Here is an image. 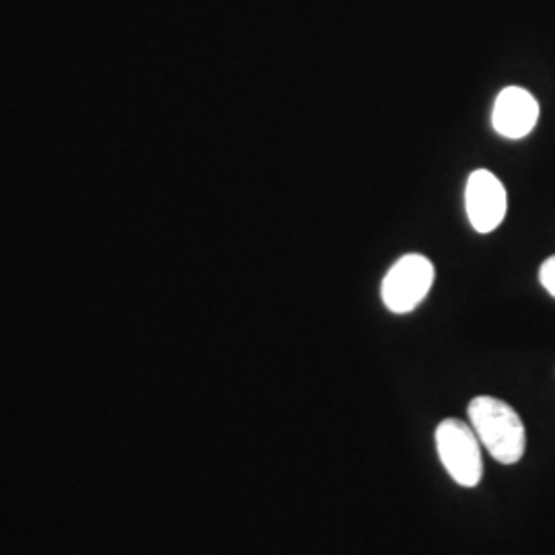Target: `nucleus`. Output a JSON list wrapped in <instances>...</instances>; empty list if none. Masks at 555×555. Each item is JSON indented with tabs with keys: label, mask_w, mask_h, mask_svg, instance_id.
<instances>
[{
	"label": "nucleus",
	"mask_w": 555,
	"mask_h": 555,
	"mask_svg": "<svg viewBox=\"0 0 555 555\" xmlns=\"http://www.w3.org/2000/svg\"><path fill=\"white\" fill-rule=\"evenodd\" d=\"M469 424L479 442L502 465L518 463L527 449V433L515 408L496 397L479 396L472 399Z\"/></svg>",
	"instance_id": "1"
},
{
	"label": "nucleus",
	"mask_w": 555,
	"mask_h": 555,
	"mask_svg": "<svg viewBox=\"0 0 555 555\" xmlns=\"http://www.w3.org/2000/svg\"><path fill=\"white\" fill-rule=\"evenodd\" d=\"M438 459L447 474L453 477L461 488H476L483 477V456L481 442L477 438L472 424L463 420L449 417L438 424L437 435Z\"/></svg>",
	"instance_id": "2"
},
{
	"label": "nucleus",
	"mask_w": 555,
	"mask_h": 555,
	"mask_svg": "<svg viewBox=\"0 0 555 555\" xmlns=\"http://www.w3.org/2000/svg\"><path fill=\"white\" fill-rule=\"evenodd\" d=\"M435 274V263L420 254H408L397 259L380 284L385 307L397 315L412 313L428 297Z\"/></svg>",
	"instance_id": "3"
},
{
	"label": "nucleus",
	"mask_w": 555,
	"mask_h": 555,
	"mask_svg": "<svg viewBox=\"0 0 555 555\" xmlns=\"http://www.w3.org/2000/svg\"><path fill=\"white\" fill-rule=\"evenodd\" d=\"M508 198L504 183L488 169H477L465 188V210L477 233H492L506 217Z\"/></svg>",
	"instance_id": "4"
},
{
	"label": "nucleus",
	"mask_w": 555,
	"mask_h": 555,
	"mask_svg": "<svg viewBox=\"0 0 555 555\" xmlns=\"http://www.w3.org/2000/svg\"><path fill=\"white\" fill-rule=\"evenodd\" d=\"M539 103L533 93L522 87H506L500 91L492 112V124L500 137L518 140L535 130Z\"/></svg>",
	"instance_id": "5"
},
{
	"label": "nucleus",
	"mask_w": 555,
	"mask_h": 555,
	"mask_svg": "<svg viewBox=\"0 0 555 555\" xmlns=\"http://www.w3.org/2000/svg\"><path fill=\"white\" fill-rule=\"evenodd\" d=\"M539 280L543 284V288L555 298V256L545 259L539 268Z\"/></svg>",
	"instance_id": "6"
}]
</instances>
